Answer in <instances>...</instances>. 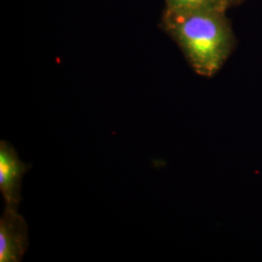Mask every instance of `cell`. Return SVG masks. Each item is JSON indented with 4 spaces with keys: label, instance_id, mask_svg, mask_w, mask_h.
Returning a JSON list of instances; mask_svg holds the SVG:
<instances>
[{
    "label": "cell",
    "instance_id": "obj_1",
    "mask_svg": "<svg viewBox=\"0 0 262 262\" xmlns=\"http://www.w3.org/2000/svg\"><path fill=\"white\" fill-rule=\"evenodd\" d=\"M227 11L163 10L160 28L180 48L197 75L212 78L238 46Z\"/></svg>",
    "mask_w": 262,
    "mask_h": 262
},
{
    "label": "cell",
    "instance_id": "obj_2",
    "mask_svg": "<svg viewBox=\"0 0 262 262\" xmlns=\"http://www.w3.org/2000/svg\"><path fill=\"white\" fill-rule=\"evenodd\" d=\"M28 248V225L18 209L5 207L0 217V262H19Z\"/></svg>",
    "mask_w": 262,
    "mask_h": 262
},
{
    "label": "cell",
    "instance_id": "obj_3",
    "mask_svg": "<svg viewBox=\"0 0 262 262\" xmlns=\"http://www.w3.org/2000/svg\"><path fill=\"white\" fill-rule=\"evenodd\" d=\"M28 164L24 163L7 141L0 142V191L5 201V207L18 209L21 201L20 190Z\"/></svg>",
    "mask_w": 262,
    "mask_h": 262
},
{
    "label": "cell",
    "instance_id": "obj_4",
    "mask_svg": "<svg viewBox=\"0 0 262 262\" xmlns=\"http://www.w3.org/2000/svg\"><path fill=\"white\" fill-rule=\"evenodd\" d=\"M165 9L174 11L188 10H219L227 11L229 9L226 0H164Z\"/></svg>",
    "mask_w": 262,
    "mask_h": 262
},
{
    "label": "cell",
    "instance_id": "obj_5",
    "mask_svg": "<svg viewBox=\"0 0 262 262\" xmlns=\"http://www.w3.org/2000/svg\"><path fill=\"white\" fill-rule=\"evenodd\" d=\"M245 1H246V0H226L229 9H230V8H233V7H236V6L241 5Z\"/></svg>",
    "mask_w": 262,
    "mask_h": 262
}]
</instances>
